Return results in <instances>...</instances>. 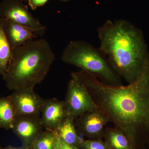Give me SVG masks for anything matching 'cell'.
Returning a JSON list of instances; mask_svg holds the SVG:
<instances>
[{
    "label": "cell",
    "mask_w": 149,
    "mask_h": 149,
    "mask_svg": "<svg viewBox=\"0 0 149 149\" xmlns=\"http://www.w3.org/2000/svg\"><path fill=\"white\" fill-rule=\"evenodd\" d=\"M10 96L17 116L40 117L45 99L35 93L34 88L13 91Z\"/></svg>",
    "instance_id": "obj_8"
},
{
    "label": "cell",
    "mask_w": 149,
    "mask_h": 149,
    "mask_svg": "<svg viewBox=\"0 0 149 149\" xmlns=\"http://www.w3.org/2000/svg\"><path fill=\"white\" fill-rule=\"evenodd\" d=\"M55 55L45 39H34L12 52L3 79L10 91L34 88L45 80Z\"/></svg>",
    "instance_id": "obj_3"
},
{
    "label": "cell",
    "mask_w": 149,
    "mask_h": 149,
    "mask_svg": "<svg viewBox=\"0 0 149 149\" xmlns=\"http://www.w3.org/2000/svg\"><path fill=\"white\" fill-rule=\"evenodd\" d=\"M3 149H30V148H29V147H27L26 146H23L21 147H14L11 146H8L7 147H6V148Z\"/></svg>",
    "instance_id": "obj_20"
},
{
    "label": "cell",
    "mask_w": 149,
    "mask_h": 149,
    "mask_svg": "<svg viewBox=\"0 0 149 149\" xmlns=\"http://www.w3.org/2000/svg\"><path fill=\"white\" fill-rule=\"evenodd\" d=\"M5 22V19L0 18V74L2 76L7 72L12 54L4 30Z\"/></svg>",
    "instance_id": "obj_15"
},
{
    "label": "cell",
    "mask_w": 149,
    "mask_h": 149,
    "mask_svg": "<svg viewBox=\"0 0 149 149\" xmlns=\"http://www.w3.org/2000/svg\"><path fill=\"white\" fill-rule=\"evenodd\" d=\"M63 101L68 115L74 119L85 113L98 108L87 88L74 72L71 73Z\"/></svg>",
    "instance_id": "obj_5"
},
{
    "label": "cell",
    "mask_w": 149,
    "mask_h": 149,
    "mask_svg": "<svg viewBox=\"0 0 149 149\" xmlns=\"http://www.w3.org/2000/svg\"><path fill=\"white\" fill-rule=\"evenodd\" d=\"M103 138L110 149H136L127 136L116 127L105 128Z\"/></svg>",
    "instance_id": "obj_13"
},
{
    "label": "cell",
    "mask_w": 149,
    "mask_h": 149,
    "mask_svg": "<svg viewBox=\"0 0 149 149\" xmlns=\"http://www.w3.org/2000/svg\"><path fill=\"white\" fill-rule=\"evenodd\" d=\"M60 141L61 149H80L75 146L67 143L61 139H60Z\"/></svg>",
    "instance_id": "obj_19"
},
{
    "label": "cell",
    "mask_w": 149,
    "mask_h": 149,
    "mask_svg": "<svg viewBox=\"0 0 149 149\" xmlns=\"http://www.w3.org/2000/svg\"><path fill=\"white\" fill-rule=\"evenodd\" d=\"M74 119L71 116H67L53 130L60 139L67 143L79 148V136L74 124Z\"/></svg>",
    "instance_id": "obj_12"
},
{
    "label": "cell",
    "mask_w": 149,
    "mask_h": 149,
    "mask_svg": "<svg viewBox=\"0 0 149 149\" xmlns=\"http://www.w3.org/2000/svg\"><path fill=\"white\" fill-rule=\"evenodd\" d=\"M80 149H110L102 139L84 140L80 144Z\"/></svg>",
    "instance_id": "obj_17"
},
{
    "label": "cell",
    "mask_w": 149,
    "mask_h": 149,
    "mask_svg": "<svg viewBox=\"0 0 149 149\" xmlns=\"http://www.w3.org/2000/svg\"><path fill=\"white\" fill-rule=\"evenodd\" d=\"M54 149H61V147L60 141L59 138L58 136L56 135V140L55 146Z\"/></svg>",
    "instance_id": "obj_21"
},
{
    "label": "cell",
    "mask_w": 149,
    "mask_h": 149,
    "mask_svg": "<svg viewBox=\"0 0 149 149\" xmlns=\"http://www.w3.org/2000/svg\"><path fill=\"white\" fill-rule=\"evenodd\" d=\"M40 117L17 116L11 130L23 142V146L29 147L39 134L43 131Z\"/></svg>",
    "instance_id": "obj_9"
},
{
    "label": "cell",
    "mask_w": 149,
    "mask_h": 149,
    "mask_svg": "<svg viewBox=\"0 0 149 149\" xmlns=\"http://www.w3.org/2000/svg\"><path fill=\"white\" fill-rule=\"evenodd\" d=\"M0 18H6L32 29L42 36L46 27L29 12L22 0H3L0 2Z\"/></svg>",
    "instance_id": "obj_6"
},
{
    "label": "cell",
    "mask_w": 149,
    "mask_h": 149,
    "mask_svg": "<svg viewBox=\"0 0 149 149\" xmlns=\"http://www.w3.org/2000/svg\"><path fill=\"white\" fill-rule=\"evenodd\" d=\"M61 60L92 73L108 85H122L121 77L112 66L104 52L88 42L74 40L65 48Z\"/></svg>",
    "instance_id": "obj_4"
},
{
    "label": "cell",
    "mask_w": 149,
    "mask_h": 149,
    "mask_svg": "<svg viewBox=\"0 0 149 149\" xmlns=\"http://www.w3.org/2000/svg\"><path fill=\"white\" fill-rule=\"evenodd\" d=\"M100 48L112 66L128 84L149 65V55L142 31L124 19L107 20L98 29Z\"/></svg>",
    "instance_id": "obj_2"
},
{
    "label": "cell",
    "mask_w": 149,
    "mask_h": 149,
    "mask_svg": "<svg viewBox=\"0 0 149 149\" xmlns=\"http://www.w3.org/2000/svg\"><path fill=\"white\" fill-rule=\"evenodd\" d=\"M5 19L4 30L12 50L39 37L32 29Z\"/></svg>",
    "instance_id": "obj_11"
},
{
    "label": "cell",
    "mask_w": 149,
    "mask_h": 149,
    "mask_svg": "<svg viewBox=\"0 0 149 149\" xmlns=\"http://www.w3.org/2000/svg\"><path fill=\"white\" fill-rule=\"evenodd\" d=\"M60 1H61L63 2H67L69 0H60Z\"/></svg>",
    "instance_id": "obj_22"
},
{
    "label": "cell",
    "mask_w": 149,
    "mask_h": 149,
    "mask_svg": "<svg viewBox=\"0 0 149 149\" xmlns=\"http://www.w3.org/2000/svg\"><path fill=\"white\" fill-rule=\"evenodd\" d=\"M109 122L108 118L98 108L85 113L74 119L78 133L90 139L103 138L104 127Z\"/></svg>",
    "instance_id": "obj_7"
},
{
    "label": "cell",
    "mask_w": 149,
    "mask_h": 149,
    "mask_svg": "<svg viewBox=\"0 0 149 149\" xmlns=\"http://www.w3.org/2000/svg\"><path fill=\"white\" fill-rule=\"evenodd\" d=\"M67 115L64 101L45 99L40 116L44 128L54 130Z\"/></svg>",
    "instance_id": "obj_10"
},
{
    "label": "cell",
    "mask_w": 149,
    "mask_h": 149,
    "mask_svg": "<svg viewBox=\"0 0 149 149\" xmlns=\"http://www.w3.org/2000/svg\"><path fill=\"white\" fill-rule=\"evenodd\" d=\"M56 135L54 130L42 131L32 142L30 149H54Z\"/></svg>",
    "instance_id": "obj_16"
},
{
    "label": "cell",
    "mask_w": 149,
    "mask_h": 149,
    "mask_svg": "<svg viewBox=\"0 0 149 149\" xmlns=\"http://www.w3.org/2000/svg\"><path fill=\"white\" fill-rule=\"evenodd\" d=\"M74 72L109 122L136 149H149V65L136 81L125 86L105 84L83 70Z\"/></svg>",
    "instance_id": "obj_1"
},
{
    "label": "cell",
    "mask_w": 149,
    "mask_h": 149,
    "mask_svg": "<svg viewBox=\"0 0 149 149\" xmlns=\"http://www.w3.org/2000/svg\"><path fill=\"white\" fill-rule=\"evenodd\" d=\"M0 149H3L1 147V146H0Z\"/></svg>",
    "instance_id": "obj_23"
},
{
    "label": "cell",
    "mask_w": 149,
    "mask_h": 149,
    "mask_svg": "<svg viewBox=\"0 0 149 149\" xmlns=\"http://www.w3.org/2000/svg\"><path fill=\"white\" fill-rule=\"evenodd\" d=\"M48 0H28V4L33 10L44 6Z\"/></svg>",
    "instance_id": "obj_18"
},
{
    "label": "cell",
    "mask_w": 149,
    "mask_h": 149,
    "mask_svg": "<svg viewBox=\"0 0 149 149\" xmlns=\"http://www.w3.org/2000/svg\"><path fill=\"white\" fill-rule=\"evenodd\" d=\"M16 116L10 96L0 97V128L11 129Z\"/></svg>",
    "instance_id": "obj_14"
}]
</instances>
